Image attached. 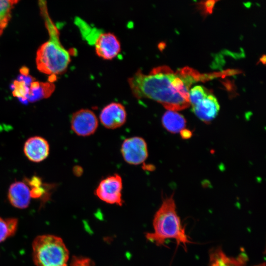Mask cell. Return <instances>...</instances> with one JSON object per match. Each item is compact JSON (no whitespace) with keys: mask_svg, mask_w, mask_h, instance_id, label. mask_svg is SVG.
I'll return each mask as SVG.
<instances>
[{"mask_svg":"<svg viewBox=\"0 0 266 266\" xmlns=\"http://www.w3.org/2000/svg\"><path fill=\"white\" fill-rule=\"evenodd\" d=\"M254 266H265V263H261L260 264H259L258 265Z\"/></svg>","mask_w":266,"mask_h":266,"instance_id":"22","label":"cell"},{"mask_svg":"<svg viewBox=\"0 0 266 266\" xmlns=\"http://www.w3.org/2000/svg\"><path fill=\"white\" fill-rule=\"evenodd\" d=\"M100 119L101 124L108 129H115L122 126L127 119L125 107L120 103L111 102L101 110Z\"/></svg>","mask_w":266,"mask_h":266,"instance_id":"10","label":"cell"},{"mask_svg":"<svg viewBox=\"0 0 266 266\" xmlns=\"http://www.w3.org/2000/svg\"><path fill=\"white\" fill-rule=\"evenodd\" d=\"M33 258L36 266H67L69 252L63 239L51 234L36 236L32 244Z\"/></svg>","mask_w":266,"mask_h":266,"instance_id":"4","label":"cell"},{"mask_svg":"<svg viewBox=\"0 0 266 266\" xmlns=\"http://www.w3.org/2000/svg\"><path fill=\"white\" fill-rule=\"evenodd\" d=\"M180 133L181 136L184 139H188L190 138L192 135L191 132L189 130L186 129L182 130Z\"/></svg>","mask_w":266,"mask_h":266,"instance_id":"20","label":"cell"},{"mask_svg":"<svg viewBox=\"0 0 266 266\" xmlns=\"http://www.w3.org/2000/svg\"><path fill=\"white\" fill-rule=\"evenodd\" d=\"M71 266H95L94 263L90 258L74 256L70 262Z\"/></svg>","mask_w":266,"mask_h":266,"instance_id":"19","label":"cell"},{"mask_svg":"<svg viewBox=\"0 0 266 266\" xmlns=\"http://www.w3.org/2000/svg\"><path fill=\"white\" fill-rule=\"evenodd\" d=\"M19 0H0V28L3 31L8 24L11 11Z\"/></svg>","mask_w":266,"mask_h":266,"instance_id":"16","label":"cell"},{"mask_svg":"<svg viewBox=\"0 0 266 266\" xmlns=\"http://www.w3.org/2000/svg\"><path fill=\"white\" fill-rule=\"evenodd\" d=\"M202 77H204L189 67L174 72L168 66H161L147 74L139 69L128 78V84L136 99L152 100L168 110L179 111L189 106L190 87Z\"/></svg>","mask_w":266,"mask_h":266,"instance_id":"1","label":"cell"},{"mask_svg":"<svg viewBox=\"0 0 266 266\" xmlns=\"http://www.w3.org/2000/svg\"><path fill=\"white\" fill-rule=\"evenodd\" d=\"M7 198L14 207L19 209L27 208L32 199L29 186L24 181H15L8 188Z\"/></svg>","mask_w":266,"mask_h":266,"instance_id":"12","label":"cell"},{"mask_svg":"<svg viewBox=\"0 0 266 266\" xmlns=\"http://www.w3.org/2000/svg\"><path fill=\"white\" fill-rule=\"evenodd\" d=\"M13 86V94L15 97H18L23 101L27 100L30 89L29 84L24 80L19 78V80L14 81Z\"/></svg>","mask_w":266,"mask_h":266,"instance_id":"17","label":"cell"},{"mask_svg":"<svg viewBox=\"0 0 266 266\" xmlns=\"http://www.w3.org/2000/svg\"><path fill=\"white\" fill-rule=\"evenodd\" d=\"M18 224L17 218L4 219L0 217V243L15 233Z\"/></svg>","mask_w":266,"mask_h":266,"instance_id":"15","label":"cell"},{"mask_svg":"<svg viewBox=\"0 0 266 266\" xmlns=\"http://www.w3.org/2000/svg\"><path fill=\"white\" fill-rule=\"evenodd\" d=\"M70 62L69 52L61 44L57 32H50L49 40L38 49L36 63L41 72L55 75L64 73Z\"/></svg>","mask_w":266,"mask_h":266,"instance_id":"3","label":"cell"},{"mask_svg":"<svg viewBox=\"0 0 266 266\" xmlns=\"http://www.w3.org/2000/svg\"><path fill=\"white\" fill-rule=\"evenodd\" d=\"M27 100L33 102L48 97L54 89V85L49 83L33 81L30 85Z\"/></svg>","mask_w":266,"mask_h":266,"instance_id":"14","label":"cell"},{"mask_svg":"<svg viewBox=\"0 0 266 266\" xmlns=\"http://www.w3.org/2000/svg\"><path fill=\"white\" fill-rule=\"evenodd\" d=\"M153 226L154 231L146 233L145 237L158 246H166V240L173 239L186 250L187 245L192 242L177 214L173 195L163 200L154 215Z\"/></svg>","mask_w":266,"mask_h":266,"instance_id":"2","label":"cell"},{"mask_svg":"<svg viewBox=\"0 0 266 266\" xmlns=\"http://www.w3.org/2000/svg\"><path fill=\"white\" fill-rule=\"evenodd\" d=\"M96 54L106 60L115 58L121 51V44L117 36L113 33H101L93 41Z\"/></svg>","mask_w":266,"mask_h":266,"instance_id":"8","label":"cell"},{"mask_svg":"<svg viewBox=\"0 0 266 266\" xmlns=\"http://www.w3.org/2000/svg\"><path fill=\"white\" fill-rule=\"evenodd\" d=\"M121 176L117 174L108 176L102 179L95 190V195L105 203L122 206L123 204Z\"/></svg>","mask_w":266,"mask_h":266,"instance_id":"5","label":"cell"},{"mask_svg":"<svg viewBox=\"0 0 266 266\" xmlns=\"http://www.w3.org/2000/svg\"><path fill=\"white\" fill-rule=\"evenodd\" d=\"M163 127L168 132L176 133L185 129L186 121L183 115L175 111L167 110L162 118Z\"/></svg>","mask_w":266,"mask_h":266,"instance_id":"13","label":"cell"},{"mask_svg":"<svg viewBox=\"0 0 266 266\" xmlns=\"http://www.w3.org/2000/svg\"><path fill=\"white\" fill-rule=\"evenodd\" d=\"M50 146L44 138L39 136H32L25 142L23 151L30 161L39 163L47 158L49 154Z\"/></svg>","mask_w":266,"mask_h":266,"instance_id":"11","label":"cell"},{"mask_svg":"<svg viewBox=\"0 0 266 266\" xmlns=\"http://www.w3.org/2000/svg\"><path fill=\"white\" fill-rule=\"evenodd\" d=\"M121 153L124 161L128 164L140 165L143 163L148 156L147 143L141 137L127 138L121 145Z\"/></svg>","mask_w":266,"mask_h":266,"instance_id":"6","label":"cell"},{"mask_svg":"<svg viewBox=\"0 0 266 266\" xmlns=\"http://www.w3.org/2000/svg\"><path fill=\"white\" fill-rule=\"evenodd\" d=\"M2 32H3V30L0 28V35L1 34Z\"/></svg>","mask_w":266,"mask_h":266,"instance_id":"23","label":"cell"},{"mask_svg":"<svg viewBox=\"0 0 266 266\" xmlns=\"http://www.w3.org/2000/svg\"><path fill=\"white\" fill-rule=\"evenodd\" d=\"M220 0H200L195 3L196 8L205 18L212 14L216 4Z\"/></svg>","mask_w":266,"mask_h":266,"instance_id":"18","label":"cell"},{"mask_svg":"<svg viewBox=\"0 0 266 266\" xmlns=\"http://www.w3.org/2000/svg\"><path fill=\"white\" fill-rule=\"evenodd\" d=\"M191 106L192 112L206 124L210 123L217 116L220 109L217 99L208 90Z\"/></svg>","mask_w":266,"mask_h":266,"instance_id":"9","label":"cell"},{"mask_svg":"<svg viewBox=\"0 0 266 266\" xmlns=\"http://www.w3.org/2000/svg\"><path fill=\"white\" fill-rule=\"evenodd\" d=\"M98 125L96 115L88 109H79L75 112L71 117V129L78 136H88L94 134Z\"/></svg>","mask_w":266,"mask_h":266,"instance_id":"7","label":"cell"},{"mask_svg":"<svg viewBox=\"0 0 266 266\" xmlns=\"http://www.w3.org/2000/svg\"><path fill=\"white\" fill-rule=\"evenodd\" d=\"M81 168L80 166H76L73 168V172L75 175H80L82 172V170H81Z\"/></svg>","mask_w":266,"mask_h":266,"instance_id":"21","label":"cell"}]
</instances>
